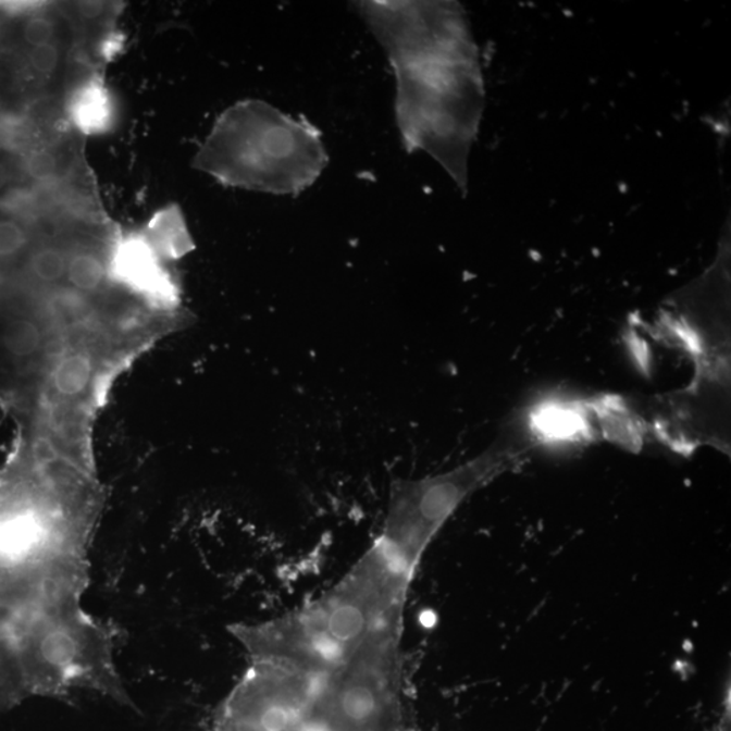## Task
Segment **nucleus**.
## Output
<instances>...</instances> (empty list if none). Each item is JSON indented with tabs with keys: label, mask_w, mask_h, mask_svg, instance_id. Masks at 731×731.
Returning <instances> with one entry per match:
<instances>
[{
	"label": "nucleus",
	"mask_w": 731,
	"mask_h": 731,
	"mask_svg": "<svg viewBox=\"0 0 731 731\" xmlns=\"http://www.w3.org/2000/svg\"><path fill=\"white\" fill-rule=\"evenodd\" d=\"M109 278L153 310L178 308V287L147 236L129 235L113 244L109 253Z\"/></svg>",
	"instance_id": "nucleus-7"
},
{
	"label": "nucleus",
	"mask_w": 731,
	"mask_h": 731,
	"mask_svg": "<svg viewBox=\"0 0 731 731\" xmlns=\"http://www.w3.org/2000/svg\"><path fill=\"white\" fill-rule=\"evenodd\" d=\"M16 174L21 175L18 164H13L9 160H0V193L5 194V191L13 190L9 187L11 183L16 181Z\"/></svg>",
	"instance_id": "nucleus-15"
},
{
	"label": "nucleus",
	"mask_w": 731,
	"mask_h": 731,
	"mask_svg": "<svg viewBox=\"0 0 731 731\" xmlns=\"http://www.w3.org/2000/svg\"><path fill=\"white\" fill-rule=\"evenodd\" d=\"M314 684L312 676L251 661L220 706L214 731H309Z\"/></svg>",
	"instance_id": "nucleus-6"
},
{
	"label": "nucleus",
	"mask_w": 731,
	"mask_h": 731,
	"mask_svg": "<svg viewBox=\"0 0 731 731\" xmlns=\"http://www.w3.org/2000/svg\"><path fill=\"white\" fill-rule=\"evenodd\" d=\"M356 5L395 70L397 124L407 148L434 154L461 179L481 103L478 61L462 15L445 3Z\"/></svg>",
	"instance_id": "nucleus-1"
},
{
	"label": "nucleus",
	"mask_w": 731,
	"mask_h": 731,
	"mask_svg": "<svg viewBox=\"0 0 731 731\" xmlns=\"http://www.w3.org/2000/svg\"><path fill=\"white\" fill-rule=\"evenodd\" d=\"M109 278V258L102 257L92 249L77 248L70 251L66 281L71 289L87 297L101 292Z\"/></svg>",
	"instance_id": "nucleus-10"
},
{
	"label": "nucleus",
	"mask_w": 731,
	"mask_h": 731,
	"mask_svg": "<svg viewBox=\"0 0 731 731\" xmlns=\"http://www.w3.org/2000/svg\"><path fill=\"white\" fill-rule=\"evenodd\" d=\"M147 236L160 257L178 259L190 251L193 243L178 210H169L157 215Z\"/></svg>",
	"instance_id": "nucleus-11"
},
{
	"label": "nucleus",
	"mask_w": 731,
	"mask_h": 731,
	"mask_svg": "<svg viewBox=\"0 0 731 731\" xmlns=\"http://www.w3.org/2000/svg\"><path fill=\"white\" fill-rule=\"evenodd\" d=\"M44 4V3H42ZM30 11V13L21 15H5L10 18L18 20L13 38L15 46L13 49L20 52L29 51V49L48 46V44L58 42L59 25L57 18L44 13L42 8Z\"/></svg>",
	"instance_id": "nucleus-12"
},
{
	"label": "nucleus",
	"mask_w": 731,
	"mask_h": 731,
	"mask_svg": "<svg viewBox=\"0 0 731 731\" xmlns=\"http://www.w3.org/2000/svg\"><path fill=\"white\" fill-rule=\"evenodd\" d=\"M198 159L228 185L281 196L307 190L329 163L313 125L258 101L226 112Z\"/></svg>",
	"instance_id": "nucleus-3"
},
{
	"label": "nucleus",
	"mask_w": 731,
	"mask_h": 731,
	"mask_svg": "<svg viewBox=\"0 0 731 731\" xmlns=\"http://www.w3.org/2000/svg\"><path fill=\"white\" fill-rule=\"evenodd\" d=\"M30 248V224L0 213V269L25 258Z\"/></svg>",
	"instance_id": "nucleus-13"
},
{
	"label": "nucleus",
	"mask_w": 731,
	"mask_h": 731,
	"mask_svg": "<svg viewBox=\"0 0 731 731\" xmlns=\"http://www.w3.org/2000/svg\"><path fill=\"white\" fill-rule=\"evenodd\" d=\"M402 625L380 631L315 679L309 731H409L402 703Z\"/></svg>",
	"instance_id": "nucleus-4"
},
{
	"label": "nucleus",
	"mask_w": 731,
	"mask_h": 731,
	"mask_svg": "<svg viewBox=\"0 0 731 731\" xmlns=\"http://www.w3.org/2000/svg\"><path fill=\"white\" fill-rule=\"evenodd\" d=\"M413 573L375 541L318 599L269 622L234 625L251 661L314 679L336 668L371 636L404 623Z\"/></svg>",
	"instance_id": "nucleus-2"
},
{
	"label": "nucleus",
	"mask_w": 731,
	"mask_h": 731,
	"mask_svg": "<svg viewBox=\"0 0 731 731\" xmlns=\"http://www.w3.org/2000/svg\"><path fill=\"white\" fill-rule=\"evenodd\" d=\"M70 252L54 244H38L24 258L22 278L35 289H58L66 280Z\"/></svg>",
	"instance_id": "nucleus-9"
},
{
	"label": "nucleus",
	"mask_w": 731,
	"mask_h": 731,
	"mask_svg": "<svg viewBox=\"0 0 731 731\" xmlns=\"http://www.w3.org/2000/svg\"><path fill=\"white\" fill-rule=\"evenodd\" d=\"M65 112L71 125L85 136L108 135L117 122V104L113 94L96 79L82 82L72 88L66 98Z\"/></svg>",
	"instance_id": "nucleus-8"
},
{
	"label": "nucleus",
	"mask_w": 731,
	"mask_h": 731,
	"mask_svg": "<svg viewBox=\"0 0 731 731\" xmlns=\"http://www.w3.org/2000/svg\"><path fill=\"white\" fill-rule=\"evenodd\" d=\"M531 446V442L509 436L450 472L397 481L376 541L414 574L426 548L458 507L480 487L518 467Z\"/></svg>",
	"instance_id": "nucleus-5"
},
{
	"label": "nucleus",
	"mask_w": 731,
	"mask_h": 731,
	"mask_svg": "<svg viewBox=\"0 0 731 731\" xmlns=\"http://www.w3.org/2000/svg\"><path fill=\"white\" fill-rule=\"evenodd\" d=\"M21 76L47 77L57 74L61 61V48L59 42L48 44V46L29 49L21 52L20 58Z\"/></svg>",
	"instance_id": "nucleus-14"
}]
</instances>
